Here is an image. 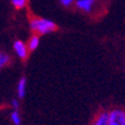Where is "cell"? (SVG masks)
Masks as SVG:
<instances>
[{"label":"cell","mask_w":125,"mask_h":125,"mask_svg":"<svg viewBox=\"0 0 125 125\" xmlns=\"http://www.w3.org/2000/svg\"><path fill=\"white\" fill-rule=\"evenodd\" d=\"M30 30L34 34L45 36V34L52 33L54 31H56L57 25L52 20L33 16L30 19Z\"/></svg>","instance_id":"1"},{"label":"cell","mask_w":125,"mask_h":125,"mask_svg":"<svg viewBox=\"0 0 125 125\" xmlns=\"http://www.w3.org/2000/svg\"><path fill=\"white\" fill-rule=\"evenodd\" d=\"M99 1H101V0H76L75 7L85 14L94 15L96 14V11L99 10V7H100Z\"/></svg>","instance_id":"2"},{"label":"cell","mask_w":125,"mask_h":125,"mask_svg":"<svg viewBox=\"0 0 125 125\" xmlns=\"http://www.w3.org/2000/svg\"><path fill=\"white\" fill-rule=\"evenodd\" d=\"M109 125H125V110L122 108H113L108 111Z\"/></svg>","instance_id":"3"},{"label":"cell","mask_w":125,"mask_h":125,"mask_svg":"<svg viewBox=\"0 0 125 125\" xmlns=\"http://www.w3.org/2000/svg\"><path fill=\"white\" fill-rule=\"evenodd\" d=\"M13 48H14V52L16 53V55L21 59L22 61H25L29 56V53H30V49L28 47V45L22 40H15L13 42Z\"/></svg>","instance_id":"4"},{"label":"cell","mask_w":125,"mask_h":125,"mask_svg":"<svg viewBox=\"0 0 125 125\" xmlns=\"http://www.w3.org/2000/svg\"><path fill=\"white\" fill-rule=\"evenodd\" d=\"M91 125H109L108 111H106V110H100L98 114L94 116Z\"/></svg>","instance_id":"5"},{"label":"cell","mask_w":125,"mask_h":125,"mask_svg":"<svg viewBox=\"0 0 125 125\" xmlns=\"http://www.w3.org/2000/svg\"><path fill=\"white\" fill-rule=\"evenodd\" d=\"M16 92H17V98L19 99H23L25 96V93H27V78L25 77L20 78Z\"/></svg>","instance_id":"6"},{"label":"cell","mask_w":125,"mask_h":125,"mask_svg":"<svg viewBox=\"0 0 125 125\" xmlns=\"http://www.w3.org/2000/svg\"><path fill=\"white\" fill-rule=\"evenodd\" d=\"M39 37H40V36L33 33L30 38H29V40H28V42H27V45H28V47H29V49H30V52L36 51V49H37V47L39 46V44H40V39H39Z\"/></svg>","instance_id":"7"},{"label":"cell","mask_w":125,"mask_h":125,"mask_svg":"<svg viewBox=\"0 0 125 125\" xmlns=\"http://www.w3.org/2000/svg\"><path fill=\"white\" fill-rule=\"evenodd\" d=\"M11 63V56L6 52H1L0 53V67L4 68V67H7Z\"/></svg>","instance_id":"8"},{"label":"cell","mask_w":125,"mask_h":125,"mask_svg":"<svg viewBox=\"0 0 125 125\" xmlns=\"http://www.w3.org/2000/svg\"><path fill=\"white\" fill-rule=\"evenodd\" d=\"M10 121L14 125H21L22 118H21V115H20L19 110H13L10 113Z\"/></svg>","instance_id":"9"},{"label":"cell","mask_w":125,"mask_h":125,"mask_svg":"<svg viewBox=\"0 0 125 125\" xmlns=\"http://www.w3.org/2000/svg\"><path fill=\"white\" fill-rule=\"evenodd\" d=\"M27 1L28 0H10L13 7L15 9H23L27 5Z\"/></svg>","instance_id":"10"},{"label":"cell","mask_w":125,"mask_h":125,"mask_svg":"<svg viewBox=\"0 0 125 125\" xmlns=\"http://www.w3.org/2000/svg\"><path fill=\"white\" fill-rule=\"evenodd\" d=\"M57 1L65 8H71L72 6H75V2H76V0H57Z\"/></svg>","instance_id":"11"},{"label":"cell","mask_w":125,"mask_h":125,"mask_svg":"<svg viewBox=\"0 0 125 125\" xmlns=\"http://www.w3.org/2000/svg\"><path fill=\"white\" fill-rule=\"evenodd\" d=\"M10 104H11V107H13V110H19L20 109V102H19L17 99H13Z\"/></svg>","instance_id":"12"},{"label":"cell","mask_w":125,"mask_h":125,"mask_svg":"<svg viewBox=\"0 0 125 125\" xmlns=\"http://www.w3.org/2000/svg\"><path fill=\"white\" fill-rule=\"evenodd\" d=\"M101 1H104V0H101Z\"/></svg>","instance_id":"13"}]
</instances>
